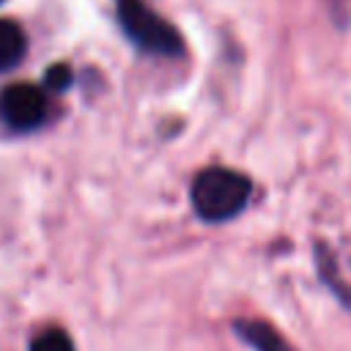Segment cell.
<instances>
[{
	"instance_id": "3",
	"label": "cell",
	"mask_w": 351,
	"mask_h": 351,
	"mask_svg": "<svg viewBox=\"0 0 351 351\" xmlns=\"http://www.w3.org/2000/svg\"><path fill=\"white\" fill-rule=\"evenodd\" d=\"M47 96L41 88L19 82L0 93V118L14 132H33L47 121Z\"/></svg>"
},
{
	"instance_id": "7",
	"label": "cell",
	"mask_w": 351,
	"mask_h": 351,
	"mask_svg": "<svg viewBox=\"0 0 351 351\" xmlns=\"http://www.w3.org/2000/svg\"><path fill=\"white\" fill-rule=\"evenodd\" d=\"M30 351H74V343H71L66 329L52 326V329H44L41 335L33 337Z\"/></svg>"
},
{
	"instance_id": "8",
	"label": "cell",
	"mask_w": 351,
	"mask_h": 351,
	"mask_svg": "<svg viewBox=\"0 0 351 351\" xmlns=\"http://www.w3.org/2000/svg\"><path fill=\"white\" fill-rule=\"evenodd\" d=\"M44 82H47L49 88H55V90H63V88H69V85H71V69H69V66H63V63H58V66L47 69Z\"/></svg>"
},
{
	"instance_id": "9",
	"label": "cell",
	"mask_w": 351,
	"mask_h": 351,
	"mask_svg": "<svg viewBox=\"0 0 351 351\" xmlns=\"http://www.w3.org/2000/svg\"><path fill=\"white\" fill-rule=\"evenodd\" d=\"M0 3H3V0H0Z\"/></svg>"
},
{
	"instance_id": "4",
	"label": "cell",
	"mask_w": 351,
	"mask_h": 351,
	"mask_svg": "<svg viewBox=\"0 0 351 351\" xmlns=\"http://www.w3.org/2000/svg\"><path fill=\"white\" fill-rule=\"evenodd\" d=\"M233 332L252 351H293V346L269 321H261V318H236Z\"/></svg>"
},
{
	"instance_id": "2",
	"label": "cell",
	"mask_w": 351,
	"mask_h": 351,
	"mask_svg": "<svg viewBox=\"0 0 351 351\" xmlns=\"http://www.w3.org/2000/svg\"><path fill=\"white\" fill-rule=\"evenodd\" d=\"M118 25L140 52L159 58L184 55L181 33L165 16H159L145 0H118Z\"/></svg>"
},
{
	"instance_id": "6",
	"label": "cell",
	"mask_w": 351,
	"mask_h": 351,
	"mask_svg": "<svg viewBox=\"0 0 351 351\" xmlns=\"http://www.w3.org/2000/svg\"><path fill=\"white\" fill-rule=\"evenodd\" d=\"M318 271H321V280L335 291V296L351 310V285H343L340 282V271H337V266H335V255H332V250H324V247H318Z\"/></svg>"
},
{
	"instance_id": "1",
	"label": "cell",
	"mask_w": 351,
	"mask_h": 351,
	"mask_svg": "<svg viewBox=\"0 0 351 351\" xmlns=\"http://www.w3.org/2000/svg\"><path fill=\"white\" fill-rule=\"evenodd\" d=\"M252 197V181L230 167H206L195 176L189 200L195 214L208 222L219 225L233 217H239Z\"/></svg>"
},
{
	"instance_id": "5",
	"label": "cell",
	"mask_w": 351,
	"mask_h": 351,
	"mask_svg": "<svg viewBox=\"0 0 351 351\" xmlns=\"http://www.w3.org/2000/svg\"><path fill=\"white\" fill-rule=\"evenodd\" d=\"M25 47H27V41H25L22 27L11 19H0V74L11 71L22 60Z\"/></svg>"
}]
</instances>
